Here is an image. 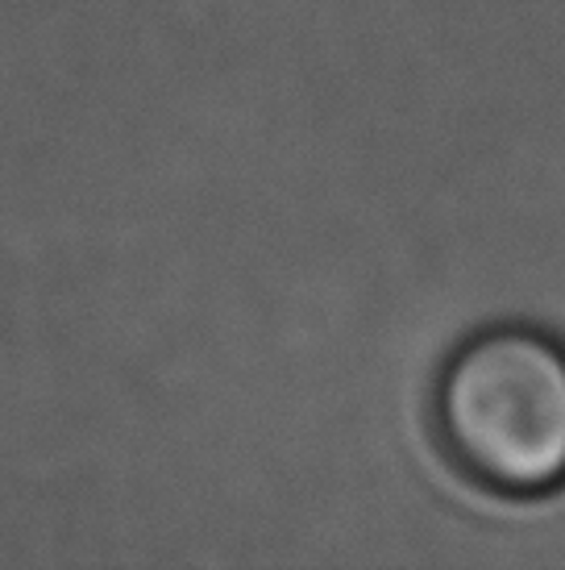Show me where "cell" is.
<instances>
[{"label": "cell", "mask_w": 565, "mask_h": 570, "mask_svg": "<svg viewBox=\"0 0 565 570\" xmlns=\"http://www.w3.org/2000/svg\"><path fill=\"white\" fill-rule=\"evenodd\" d=\"M437 442L495 495L536 500L565 488V342L536 325L462 337L433 380Z\"/></svg>", "instance_id": "cell-1"}]
</instances>
